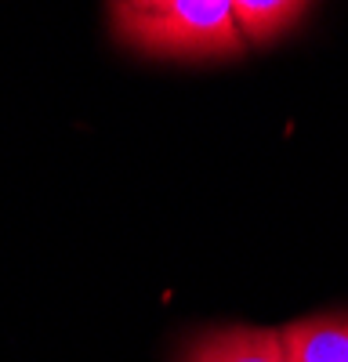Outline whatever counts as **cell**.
<instances>
[{
	"mask_svg": "<svg viewBox=\"0 0 348 362\" xmlns=\"http://www.w3.org/2000/svg\"><path fill=\"white\" fill-rule=\"evenodd\" d=\"M112 33L149 58H236L247 40L232 0H163L160 8H124L112 0Z\"/></svg>",
	"mask_w": 348,
	"mask_h": 362,
	"instance_id": "obj_1",
	"label": "cell"
},
{
	"mask_svg": "<svg viewBox=\"0 0 348 362\" xmlns=\"http://www.w3.org/2000/svg\"><path fill=\"white\" fill-rule=\"evenodd\" d=\"M116 4H124V8H134V11H145V8H160L163 0H116Z\"/></svg>",
	"mask_w": 348,
	"mask_h": 362,
	"instance_id": "obj_5",
	"label": "cell"
},
{
	"mask_svg": "<svg viewBox=\"0 0 348 362\" xmlns=\"http://www.w3.org/2000/svg\"><path fill=\"white\" fill-rule=\"evenodd\" d=\"M308 0H232V15L247 44H269L298 22Z\"/></svg>",
	"mask_w": 348,
	"mask_h": 362,
	"instance_id": "obj_4",
	"label": "cell"
},
{
	"mask_svg": "<svg viewBox=\"0 0 348 362\" xmlns=\"http://www.w3.org/2000/svg\"><path fill=\"white\" fill-rule=\"evenodd\" d=\"M178 362H286V348L269 326H214L189 337Z\"/></svg>",
	"mask_w": 348,
	"mask_h": 362,
	"instance_id": "obj_2",
	"label": "cell"
},
{
	"mask_svg": "<svg viewBox=\"0 0 348 362\" xmlns=\"http://www.w3.org/2000/svg\"><path fill=\"white\" fill-rule=\"evenodd\" d=\"M286 362H348V312L308 315L279 329Z\"/></svg>",
	"mask_w": 348,
	"mask_h": 362,
	"instance_id": "obj_3",
	"label": "cell"
}]
</instances>
